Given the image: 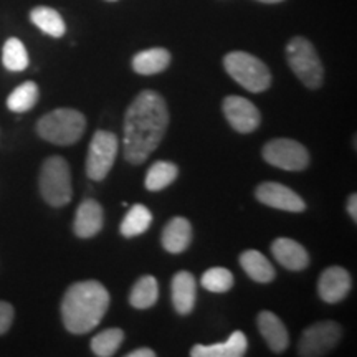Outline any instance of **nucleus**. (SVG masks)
I'll list each match as a JSON object with an SVG mask.
<instances>
[{
  "mask_svg": "<svg viewBox=\"0 0 357 357\" xmlns=\"http://www.w3.org/2000/svg\"><path fill=\"white\" fill-rule=\"evenodd\" d=\"M167 126L166 100L153 89L141 91L124 116V159L132 166L146 162L164 139Z\"/></svg>",
  "mask_w": 357,
  "mask_h": 357,
  "instance_id": "nucleus-1",
  "label": "nucleus"
},
{
  "mask_svg": "<svg viewBox=\"0 0 357 357\" xmlns=\"http://www.w3.org/2000/svg\"><path fill=\"white\" fill-rule=\"evenodd\" d=\"M109 307V293L100 281H78L66 289L61 319L66 331L86 334L96 328Z\"/></svg>",
  "mask_w": 357,
  "mask_h": 357,
  "instance_id": "nucleus-2",
  "label": "nucleus"
},
{
  "mask_svg": "<svg viewBox=\"0 0 357 357\" xmlns=\"http://www.w3.org/2000/svg\"><path fill=\"white\" fill-rule=\"evenodd\" d=\"M86 119L77 109H53L38 119L37 132L42 139L56 146H71L82 139Z\"/></svg>",
  "mask_w": 357,
  "mask_h": 357,
  "instance_id": "nucleus-3",
  "label": "nucleus"
},
{
  "mask_svg": "<svg viewBox=\"0 0 357 357\" xmlns=\"http://www.w3.org/2000/svg\"><path fill=\"white\" fill-rule=\"evenodd\" d=\"M40 194L52 207H65L73 197L71 172L68 162L60 155H52L43 162L40 171Z\"/></svg>",
  "mask_w": 357,
  "mask_h": 357,
  "instance_id": "nucleus-4",
  "label": "nucleus"
},
{
  "mask_svg": "<svg viewBox=\"0 0 357 357\" xmlns=\"http://www.w3.org/2000/svg\"><path fill=\"white\" fill-rule=\"evenodd\" d=\"M223 66L227 73L240 86L250 93H261L270 88L271 71L260 58L250 55L247 52H231L223 58Z\"/></svg>",
  "mask_w": 357,
  "mask_h": 357,
  "instance_id": "nucleus-5",
  "label": "nucleus"
},
{
  "mask_svg": "<svg viewBox=\"0 0 357 357\" xmlns=\"http://www.w3.org/2000/svg\"><path fill=\"white\" fill-rule=\"evenodd\" d=\"M287 60L293 73L310 89L323 84L324 68L314 45L305 37H294L287 45Z\"/></svg>",
  "mask_w": 357,
  "mask_h": 357,
  "instance_id": "nucleus-6",
  "label": "nucleus"
},
{
  "mask_svg": "<svg viewBox=\"0 0 357 357\" xmlns=\"http://www.w3.org/2000/svg\"><path fill=\"white\" fill-rule=\"evenodd\" d=\"M118 136L109 131H96L89 142L86 158V176L91 181H105L118 155Z\"/></svg>",
  "mask_w": 357,
  "mask_h": 357,
  "instance_id": "nucleus-7",
  "label": "nucleus"
},
{
  "mask_svg": "<svg viewBox=\"0 0 357 357\" xmlns=\"http://www.w3.org/2000/svg\"><path fill=\"white\" fill-rule=\"evenodd\" d=\"M263 159L270 166L283 169V171H303L310 164V154L301 142L278 137L266 142L263 147Z\"/></svg>",
  "mask_w": 357,
  "mask_h": 357,
  "instance_id": "nucleus-8",
  "label": "nucleus"
},
{
  "mask_svg": "<svg viewBox=\"0 0 357 357\" xmlns=\"http://www.w3.org/2000/svg\"><path fill=\"white\" fill-rule=\"evenodd\" d=\"M342 329L334 321H319L303 331L298 354L301 357H321L329 354L341 341Z\"/></svg>",
  "mask_w": 357,
  "mask_h": 357,
  "instance_id": "nucleus-9",
  "label": "nucleus"
},
{
  "mask_svg": "<svg viewBox=\"0 0 357 357\" xmlns=\"http://www.w3.org/2000/svg\"><path fill=\"white\" fill-rule=\"evenodd\" d=\"M222 108L227 121H229V124L235 131L248 134L260 126V111H258V108L252 101L245 100L242 96H227L223 100Z\"/></svg>",
  "mask_w": 357,
  "mask_h": 357,
  "instance_id": "nucleus-10",
  "label": "nucleus"
},
{
  "mask_svg": "<svg viewBox=\"0 0 357 357\" xmlns=\"http://www.w3.org/2000/svg\"><path fill=\"white\" fill-rule=\"evenodd\" d=\"M255 197L261 204L268 207L278 208L284 212H303L306 208L305 200H303L296 192L289 189V187L278 184V182H263L257 187Z\"/></svg>",
  "mask_w": 357,
  "mask_h": 357,
  "instance_id": "nucleus-11",
  "label": "nucleus"
},
{
  "mask_svg": "<svg viewBox=\"0 0 357 357\" xmlns=\"http://www.w3.org/2000/svg\"><path fill=\"white\" fill-rule=\"evenodd\" d=\"M351 291V276L344 268L331 266L324 270L318 281L319 298L326 303H339Z\"/></svg>",
  "mask_w": 357,
  "mask_h": 357,
  "instance_id": "nucleus-12",
  "label": "nucleus"
},
{
  "mask_svg": "<svg viewBox=\"0 0 357 357\" xmlns=\"http://www.w3.org/2000/svg\"><path fill=\"white\" fill-rule=\"evenodd\" d=\"M105 223V212L100 202L95 199H86L79 204L77 215H75L73 231L79 238H91L98 235Z\"/></svg>",
  "mask_w": 357,
  "mask_h": 357,
  "instance_id": "nucleus-13",
  "label": "nucleus"
},
{
  "mask_svg": "<svg viewBox=\"0 0 357 357\" xmlns=\"http://www.w3.org/2000/svg\"><path fill=\"white\" fill-rule=\"evenodd\" d=\"M258 329H260L263 339L266 341L268 347L276 354H281L288 349L289 336L283 321H281L275 312L261 311L257 318Z\"/></svg>",
  "mask_w": 357,
  "mask_h": 357,
  "instance_id": "nucleus-14",
  "label": "nucleus"
},
{
  "mask_svg": "<svg viewBox=\"0 0 357 357\" xmlns=\"http://www.w3.org/2000/svg\"><path fill=\"white\" fill-rule=\"evenodd\" d=\"M271 253L276 261L289 271H301L310 265V255L306 248L291 238H276L271 243Z\"/></svg>",
  "mask_w": 357,
  "mask_h": 357,
  "instance_id": "nucleus-15",
  "label": "nucleus"
},
{
  "mask_svg": "<svg viewBox=\"0 0 357 357\" xmlns=\"http://www.w3.org/2000/svg\"><path fill=\"white\" fill-rule=\"evenodd\" d=\"M172 305L178 314H189L195 306V296H197V283L194 275L189 271H178L174 275L171 283Z\"/></svg>",
  "mask_w": 357,
  "mask_h": 357,
  "instance_id": "nucleus-16",
  "label": "nucleus"
},
{
  "mask_svg": "<svg viewBox=\"0 0 357 357\" xmlns=\"http://www.w3.org/2000/svg\"><path fill=\"white\" fill-rule=\"evenodd\" d=\"M248 341L242 331L231 333L225 342L212 346L197 344L190 349L192 357H242L247 354Z\"/></svg>",
  "mask_w": 357,
  "mask_h": 357,
  "instance_id": "nucleus-17",
  "label": "nucleus"
},
{
  "mask_svg": "<svg viewBox=\"0 0 357 357\" xmlns=\"http://www.w3.org/2000/svg\"><path fill=\"white\" fill-rule=\"evenodd\" d=\"M192 240V225L185 217H174L162 230V247L166 252L177 255L185 252Z\"/></svg>",
  "mask_w": 357,
  "mask_h": 357,
  "instance_id": "nucleus-18",
  "label": "nucleus"
},
{
  "mask_svg": "<svg viewBox=\"0 0 357 357\" xmlns=\"http://www.w3.org/2000/svg\"><path fill=\"white\" fill-rule=\"evenodd\" d=\"M240 265L245 270L250 278L257 283H270L275 280V268L271 265L270 260L263 255V253L257 252V250H247L240 255Z\"/></svg>",
  "mask_w": 357,
  "mask_h": 357,
  "instance_id": "nucleus-19",
  "label": "nucleus"
},
{
  "mask_svg": "<svg viewBox=\"0 0 357 357\" xmlns=\"http://www.w3.org/2000/svg\"><path fill=\"white\" fill-rule=\"evenodd\" d=\"M171 65V53L166 48H149L132 58V70L139 75H158Z\"/></svg>",
  "mask_w": 357,
  "mask_h": 357,
  "instance_id": "nucleus-20",
  "label": "nucleus"
},
{
  "mask_svg": "<svg viewBox=\"0 0 357 357\" xmlns=\"http://www.w3.org/2000/svg\"><path fill=\"white\" fill-rule=\"evenodd\" d=\"M159 284L154 276L146 275L136 281L129 294V305L136 310H149L158 303Z\"/></svg>",
  "mask_w": 357,
  "mask_h": 357,
  "instance_id": "nucleus-21",
  "label": "nucleus"
},
{
  "mask_svg": "<svg viewBox=\"0 0 357 357\" xmlns=\"http://www.w3.org/2000/svg\"><path fill=\"white\" fill-rule=\"evenodd\" d=\"M151 223H153V213H151L149 208L142 204H136L129 208L126 217L123 218L119 231L126 238H132V236L142 235L147 231Z\"/></svg>",
  "mask_w": 357,
  "mask_h": 357,
  "instance_id": "nucleus-22",
  "label": "nucleus"
},
{
  "mask_svg": "<svg viewBox=\"0 0 357 357\" xmlns=\"http://www.w3.org/2000/svg\"><path fill=\"white\" fill-rule=\"evenodd\" d=\"M30 20H32L43 33L50 35V37L60 38L63 37L66 32V25L63 19H61L60 13L52 7H35L33 10L30 12Z\"/></svg>",
  "mask_w": 357,
  "mask_h": 357,
  "instance_id": "nucleus-23",
  "label": "nucleus"
},
{
  "mask_svg": "<svg viewBox=\"0 0 357 357\" xmlns=\"http://www.w3.org/2000/svg\"><path fill=\"white\" fill-rule=\"evenodd\" d=\"M178 169L176 164L167 162V160H158L146 174V189L151 192H159L171 185L177 178Z\"/></svg>",
  "mask_w": 357,
  "mask_h": 357,
  "instance_id": "nucleus-24",
  "label": "nucleus"
},
{
  "mask_svg": "<svg viewBox=\"0 0 357 357\" xmlns=\"http://www.w3.org/2000/svg\"><path fill=\"white\" fill-rule=\"evenodd\" d=\"M40 96L37 83L25 82L17 86L7 98V108L13 113H25L37 105Z\"/></svg>",
  "mask_w": 357,
  "mask_h": 357,
  "instance_id": "nucleus-25",
  "label": "nucleus"
},
{
  "mask_svg": "<svg viewBox=\"0 0 357 357\" xmlns=\"http://www.w3.org/2000/svg\"><path fill=\"white\" fill-rule=\"evenodd\" d=\"M124 341V333L119 328H109L91 339V351L98 357H111L116 354Z\"/></svg>",
  "mask_w": 357,
  "mask_h": 357,
  "instance_id": "nucleus-26",
  "label": "nucleus"
},
{
  "mask_svg": "<svg viewBox=\"0 0 357 357\" xmlns=\"http://www.w3.org/2000/svg\"><path fill=\"white\" fill-rule=\"evenodd\" d=\"M2 63L8 71H24L29 66V53L19 38H8L3 45Z\"/></svg>",
  "mask_w": 357,
  "mask_h": 357,
  "instance_id": "nucleus-27",
  "label": "nucleus"
},
{
  "mask_svg": "<svg viewBox=\"0 0 357 357\" xmlns=\"http://www.w3.org/2000/svg\"><path fill=\"white\" fill-rule=\"evenodd\" d=\"M200 283L211 293H227L234 287V275L227 268H211L202 275Z\"/></svg>",
  "mask_w": 357,
  "mask_h": 357,
  "instance_id": "nucleus-28",
  "label": "nucleus"
},
{
  "mask_svg": "<svg viewBox=\"0 0 357 357\" xmlns=\"http://www.w3.org/2000/svg\"><path fill=\"white\" fill-rule=\"evenodd\" d=\"M13 318H15V310H13V306L7 301H0V336L10 329Z\"/></svg>",
  "mask_w": 357,
  "mask_h": 357,
  "instance_id": "nucleus-29",
  "label": "nucleus"
},
{
  "mask_svg": "<svg viewBox=\"0 0 357 357\" xmlns=\"http://www.w3.org/2000/svg\"><path fill=\"white\" fill-rule=\"evenodd\" d=\"M347 212H349L351 218L357 222V195L352 194L349 199H347Z\"/></svg>",
  "mask_w": 357,
  "mask_h": 357,
  "instance_id": "nucleus-30",
  "label": "nucleus"
},
{
  "mask_svg": "<svg viewBox=\"0 0 357 357\" xmlns=\"http://www.w3.org/2000/svg\"><path fill=\"white\" fill-rule=\"evenodd\" d=\"M128 357H155V352L153 349H147V347H142V349L131 351Z\"/></svg>",
  "mask_w": 357,
  "mask_h": 357,
  "instance_id": "nucleus-31",
  "label": "nucleus"
},
{
  "mask_svg": "<svg viewBox=\"0 0 357 357\" xmlns=\"http://www.w3.org/2000/svg\"><path fill=\"white\" fill-rule=\"evenodd\" d=\"M258 2H263V3H278V2H283V0H258Z\"/></svg>",
  "mask_w": 357,
  "mask_h": 357,
  "instance_id": "nucleus-32",
  "label": "nucleus"
},
{
  "mask_svg": "<svg viewBox=\"0 0 357 357\" xmlns=\"http://www.w3.org/2000/svg\"><path fill=\"white\" fill-rule=\"evenodd\" d=\"M108 2H116V0H108Z\"/></svg>",
  "mask_w": 357,
  "mask_h": 357,
  "instance_id": "nucleus-33",
  "label": "nucleus"
}]
</instances>
